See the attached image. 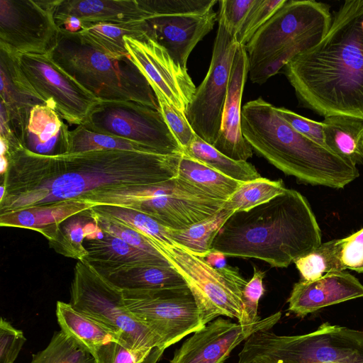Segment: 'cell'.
Listing matches in <instances>:
<instances>
[{
  "instance_id": "obj_1",
  "label": "cell",
  "mask_w": 363,
  "mask_h": 363,
  "mask_svg": "<svg viewBox=\"0 0 363 363\" xmlns=\"http://www.w3.org/2000/svg\"><path fill=\"white\" fill-rule=\"evenodd\" d=\"M182 155L105 150L41 155L21 148L7 158L0 214L75 199L106 187L163 182L178 176Z\"/></svg>"
},
{
  "instance_id": "obj_2",
  "label": "cell",
  "mask_w": 363,
  "mask_h": 363,
  "mask_svg": "<svg viewBox=\"0 0 363 363\" xmlns=\"http://www.w3.org/2000/svg\"><path fill=\"white\" fill-rule=\"evenodd\" d=\"M283 69L303 107L363 119V0L345 1L323 40Z\"/></svg>"
},
{
  "instance_id": "obj_3",
  "label": "cell",
  "mask_w": 363,
  "mask_h": 363,
  "mask_svg": "<svg viewBox=\"0 0 363 363\" xmlns=\"http://www.w3.org/2000/svg\"><path fill=\"white\" fill-rule=\"evenodd\" d=\"M321 232L307 199L286 189L269 201L234 211L211 248L226 257L257 259L272 267H287L321 244Z\"/></svg>"
},
{
  "instance_id": "obj_4",
  "label": "cell",
  "mask_w": 363,
  "mask_h": 363,
  "mask_svg": "<svg viewBox=\"0 0 363 363\" xmlns=\"http://www.w3.org/2000/svg\"><path fill=\"white\" fill-rule=\"evenodd\" d=\"M241 127L253 150L301 183L342 189L359 176L357 166L298 133L261 97L242 106Z\"/></svg>"
},
{
  "instance_id": "obj_5",
  "label": "cell",
  "mask_w": 363,
  "mask_h": 363,
  "mask_svg": "<svg viewBox=\"0 0 363 363\" xmlns=\"http://www.w3.org/2000/svg\"><path fill=\"white\" fill-rule=\"evenodd\" d=\"M54 62L100 101H133L160 111L145 76L130 55L104 50L81 32L58 29Z\"/></svg>"
},
{
  "instance_id": "obj_6",
  "label": "cell",
  "mask_w": 363,
  "mask_h": 363,
  "mask_svg": "<svg viewBox=\"0 0 363 363\" xmlns=\"http://www.w3.org/2000/svg\"><path fill=\"white\" fill-rule=\"evenodd\" d=\"M332 21L328 4L287 0L245 46L251 81L264 84L295 57L317 45Z\"/></svg>"
},
{
  "instance_id": "obj_7",
  "label": "cell",
  "mask_w": 363,
  "mask_h": 363,
  "mask_svg": "<svg viewBox=\"0 0 363 363\" xmlns=\"http://www.w3.org/2000/svg\"><path fill=\"white\" fill-rule=\"evenodd\" d=\"M80 201L113 206L148 215L162 225L184 230L216 214L225 201L205 193L177 177L150 185L111 186L85 194Z\"/></svg>"
},
{
  "instance_id": "obj_8",
  "label": "cell",
  "mask_w": 363,
  "mask_h": 363,
  "mask_svg": "<svg viewBox=\"0 0 363 363\" xmlns=\"http://www.w3.org/2000/svg\"><path fill=\"white\" fill-rule=\"evenodd\" d=\"M238 363H363V331L329 323L296 335L269 330L245 340Z\"/></svg>"
},
{
  "instance_id": "obj_9",
  "label": "cell",
  "mask_w": 363,
  "mask_h": 363,
  "mask_svg": "<svg viewBox=\"0 0 363 363\" xmlns=\"http://www.w3.org/2000/svg\"><path fill=\"white\" fill-rule=\"evenodd\" d=\"M70 304L120 335L134 351L166 349L161 338L125 307L122 289L87 260L78 261L70 286Z\"/></svg>"
},
{
  "instance_id": "obj_10",
  "label": "cell",
  "mask_w": 363,
  "mask_h": 363,
  "mask_svg": "<svg viewBox=\"0 0 363 363\" xmlns=\"http://www.w3.org/2000/svg\"><path fill=\"white\" fill-rule=\"evenodd\" d=\"M153 247L186 281L204 325L221 315L246 325L242 292L247 281L237 269L214 267L175 242L156 243Z\"/></svg>"
},
{
  "instance_id": "obj_11",
  "label": "cell",
  "mask_w": 363,
  "mask_h": 363,
  "mask_svg": "<svg viewBox=\"0 0 363 363\" xmlns=\"http://www.w3.org/2000/svg\"><path fill=\"white\" fill-rule=\"evenodd\" d=\"M82 125L96 133L138 143L155 154H184L161 112L138 103L100 101Z\"/></svg>"
},
{
  "instance_id": "obj_12",
  "label": "cell",
  "mask_w": 363,
  "mask_h": 363,
  "mask_svg": "<svg viewBox=\"0 0 363 363\" xmlns=\"http://www.w3.org/2000/svg\"><path fill=\"white\" fill-rule=\"evenodd\" d=\"M122 292L128 310L161 338L165 349L206 326L188 286Z\"/></svg>"
},
{
  "instance_id": "obj_13",
  "label": "cell",
  "mask_w": 363,
  "mask_h": 363,
  "mask_svg": "<svg viewBox=\"0 0 363 363\" xmlns=\"http://www.w3.org/2000/svg\"><path fill=\"white\" fill-rule=\"evenodd\" d=\"M218 21L208 71L184 113L196 135L213 146L220 133L232 63L238 45L223 21L218 17Z\"/></svg>"
},
{
  "instance_id": "obj_14",
  "label": "cell",
  "mask_w": 363,
  "mask_h": 363,
  "mask_svg": "<svg viewBox=\"0 0 363 363\" xmlns=\"http://www.w3.org/2000/svg\"><path fill=\"white\" fill-rule=\"evenodd\" d=\"M61 0H1L0 48L18 56L50 53L58 28L55 14Z\"/></svg>"
},
{
  "instance_id": "obj_15",
  "label": "cell",
  "mask_w": 363,
  "mask_h": 363,
  "mask_svg": "<svg viewBox=\"0 0 363 363\" xmlns=\"http://www.w3.org/2000/svg\"><path fill=\"white\" fill-rule=\"evenodd\" d=\"M21 69L47 106L71 125H82L100 101L62 69L50 53L18 55Z\"/></svg>"
},
{
  "instance_id": "obj_16",
  "label": "cell",
  "mask_w": 363,
  "mask_h": 363,
  "mask_svg": "<svg viewBox=\"0 0 363 363\" xmlns=\"http://www.w3.org/2000/svg\"><path fill=\"white\" fill-rule=\"evenodd\" d=\"M281 317L277 312L250 325L218 317L186 339L169 363H223L240 343L257 331L271 329Z\"/></svg>"
},
{
  "instance_id": "obj_17",
  "label": "cell",
  "mask_w": 363,
  "mask_h": 363,
  "mask_svg": "<svg viewBox=\"0 0 363 363\" xmlns=\"http://www.w3.org/2000/svg\"><path fill=\"white\" fill-rule=\"evenodd\" d=\"M125 46L150 86L157 87L172 104L185 113L196 89L187 69L177 64L151 37L138 40L126 36Z\"/></svg>"
},
{
  "instance_id": "obj_18",
  "label": "cell",
  "mask_w": 363,
  "mask_h": 363,
  "mask_svg": "<svg viewBox=\"0 0 363 363\" xmlns=\"http://www.w3.org/2000/svg\"><path fill=\"white\" fill-rule=\"evenodd\" d=\"M0 138L9 145L21 144L30 112L46 105L23 74L18 56L0 48Z\"/></svg>"
},
{
  "instance_id": "obj_19",
  "label": "cell",
  "mask_w": 363,
  "mask_h": 363,
  "mask_svg": "<svg viewBox=\"0 0 363 363\" xmlns=\"http://www.w3.org/2000/svg\"><path fill=\"white\" fill-rule=\"evenodd\" d=\"M248 74L245 47L238 45L232 63L220 130L213 145L223 154L238 161H247L253 155V149L244 138L241 127V101Z\"/></svg>"
},
{
  "instance_id": "obj_20",
  "label": "cell",
  "mask_w": 363,
  "mask_h": 363,
  "mask_svg": "<svg viewBox=\"0 0 363 363\" xmlns=\"http://www.w3.org/2000/svg\"><path fill=\"white\" fill-rule=\"evenodd\" d=\"M363 297V284L347 272H333L312 281L294 284L288 310L304 317L323 308Z\"/></svg>"
},
{
  "instance_id": "obj_21",
  "label": "cell",
  "mask_w": 363,
  "mask_h": 363,
  "mask_svg": "<svg viewBox=\"0 0 363 363\" xmlns=\"http://www.w3.org/2000/svg\"><path fill=\"white\" fill-rule=\"evenodd\" d=\"M213 10L203 14L158 16L147 20L155 40L174 61L186 69L189 56L218 20Z\"/></svg>"
},
{
  "instance_id": "obj_22",
  "label": "cell",
  "mask_w": 363,
  "mask_h": 363,
  "mask_svg": "<svg viewBox=\"0 0 363 363\" xmlns=\"http://www.w3.org/2000/svg\"><path fill=\"white\" fill-rule=\"evenodd\" d=\"M55 16H74L84 25L120 23L155 17L142 0H61Z\"/></svg>"
},
{
  "instance_id": "obj_23",
  "label": "cell",
  "mask_w": 363,
  "mask_h": 363,
  "mask_svg": "<svg viewBox=\"0 0 363 363\" xmlns=\"http://www.w3.org/2000/svg\"><path fill=\"white\" fill-rule=\"evenodd\" d=\"M69 131L56 111L46 105H37L30 112L21 145L23 149L37 155L67 154Z\"/></svg>"
},
{
  "instance_id": "obj_24",
  "label": "cell",
  "mask_w": 363,
  "mask_h": 363,
  "mask_svg": "<svg viewBox=\"0 0 363 363\" xmlns=\"http://www.w3.org/2000/svg\"><path fill=\"white\" fill-rule=\"evenodd\" d=\"M94 267L121 289L153 290L187 286L172 266L134 264Z\"/></svg>"
},
{
  "instance_id": "obj_25",
  "label": "cell",
  "mask_w": 363,
  "mask_h": 363,
  "mask_svg": "<svg viewBox=\"0 0 363 363\" xmlns=\"http://www.w3.org/2000/svg\"><path fill=\"white\" fill-rule=\"evenodd\" d=\"M91 206L77 199L0 214V225L35 230L48 240L53 238L61 222Z\"/></svg>"
},
{
  "instance_id": "obj_26",
  "label": "cell",
  "mask_w": 363,
  "mask_h": 363,
  "mask_svg": "<svg viewBox=\"0 0 363 363\" xmlns=\"http://www.w3.org/2000/svg\"><path fill=\"white\" fill-rule=\"evenodd\" d=\"M84 245L88 252L85 259L94 267L134 264L171 266L164 257L148 253L105 232L101 239H85Z\"/></svg>"
},
{
  "instance_id": "obj_27",
  "label": "cell",
  "mask_w": 363,
  "mask_h": 363,
  "mask_svg": "<svg viewBox=\"0 0 363 363\" xmlns=\"http://www.w3.org/2000/svg\"><path fill=\"white\" fill-rule=\"evenodd\" d=\"M56 316L61 330L89 352L110 342H118L124 346L118 334L77 311L70 303L57 301Z\"/></svg>"
},
{
  "instance_id": "obj_28",
  "label": "cell",
  "mask_w": 363,
  "mask_h": 363,
  "mask_svg": "<svg viewBox=\"0 0 363 363\" xmlns=\"http://www.w3.org/2000/svg\"><path fill=\"white\" fill-rule=\"evenodd\" d=\"M104 232L97 225L91 208L61 222L49 245L57 253L69 258L85 259L88 256L86 240L101 239Z\"/></svg>"
},
{
  "instance_id": "obj_29",
  "label": "cell",
  "mask_w": 363,
  "mask_h": 363,
  "mask_svg": "<svg viewBox=\"0 0 363 363\" xmlns=\"http://www.w3.org/2000/svg\"><path fill=\"white\" fill-rule=\"evenodd\" d=\"M324 143L331 152L355 166L363 164V119L334 115L323 120Z\"/></svg>"
},
{
  "instance_id": "obj_30",
  "label": "cell",
  "mask_w": 363,
  "mask_h": 363,
  "mask_svg": "<svg viewBox=\"0 0 363 363\" xmlns=\"http://www.w3.org/2000/svg\"><path fill=\"white\" fill-rule=\"evenodd\" d=\"M104 50L118 56L129 55L125 46V37L138 40L154 38L152 28L147 20L120 23L84 25L79 31Z\"/></svg>"
},
{
  "instance_id": "obj_31",
  "label": "cell",
  "mask_w": 363,
  "mask_h": 363,
  "mask_svg": "<svg viewBox=\"0 0 363 363\" xmlns=\"http://www.w3.org/2000/svg\"><path fill=\"white\" fill-rule=\"evenodd\" d=\"M178 177L214 198L226 201L242 182L227 177L185 154L181 157Z\"/></svg>"
},
{
  "instance_id": "obj_32",
  "label": "cell",
  "mask_w": 363,
  "mask_h": 363,
  "mask_svg": "<svg viewBox=\"0 0 363 363\" xmlns=\"http://www.w3.org/2000/svg\"><path fill=\"white\" fill-rule=\"evenodd\" d=\"M184 154L239 182H246L260 177L251 163L235 160L226 156L197 135L184 149Z\"/></svg>"
},
{
  "instance_id": "obj_33",
  "label": "cell",
  "mask_w": 363,
  "mask_h": 363,
  "mask_svg": "<svg viewBox=\"0 0 363 363\" xmlns=\"http://www.w3.org/2000/svg\"><path fill=\"white\" fill-rule=\"evenodd\" d=\"M233 211L223 208L208 218L184 230L169 229L171 240L191 253L205 258L211 251L217 233L233 213Z\"/></svg>"
},
{
  "instance_id": "obj_34",
  "label": "cell",
  "mask_w": 363,
  "mask_h": 363,
  "mask_svg": "<svg viewBox=\"0 0 363 363\" xmlns=\"http://www.w3.org/2000/svg\"><path fill=\"white\" fill-rule=\"evenodd\" d=\"M343 238L321 243L294 262L301 279L312 281L326 274L346 269L342 259Z\"/></svg>"
},
{
  "instance_id": "obj_35",
  "label": "cell",
  "mask_w": 363,
  "mask_h": 363,
  "mask_svg": "<svg viewBox=\"0 0 363 363\" xmlns=\"http://www.w3.org/2000/svg\"><path fill=\"white\" fill-rule=\"evenodd\" d=\"M286 189L281 179L270 180L260 177L241 182L235 192L225 201L223 208L233 211H247L269 201Z\"/></svg>"
},
{
  "instance_id": "obj_36",
  "label": "cell",
  "mask_w": 363,
  "mask_h": 363,
  "mask_svg": "<svg viewBox=\"0 0 363 363\" xmlns=\"http://www.w3.org/2000/svg\"><path fill=\"white\" fill-rule=\"evenodd\" d=\"M105 150L153 153L142 145L118 137L96 133L86 128L83 125H77L69 131L68 153Z\"/></svg>"
},
{
  "instance_id": "obj_37",
  "label": "cell",
  "mask_w": 363,
  "mask_h": 363,
  "mask_svg": "<svg viewBox=\"0 0 363 363\" xmlns=\"http://www.w3.org/2000/svg\"><path fill=\"white\" fill-rule=\"evenodd\" d=\"M30 363H95L91 354L61 330L45 349L32 355Z\"/></svg>"
},
{
  "instance_id": "obj_38",
  "label": "cell",
  "mask_w": 363,
  "mask_h": 363,
  "mask_svg": "<svg viewBox=\"0 0 363 363\" xmlns=\"http://www.w3.org/2000/svg\"><path fill=\"white\" fill-rule=\"evenodd\" d=\"M164 352L160 350L134 351L118 342H110L90 353L95 363H157Z\"/></svg>"
},
{
  "instance_id": "obj_39",
  "label": "cell",
  "mask_w": 363,
  "mask_h": 363,
  "mask_svg": "<svg viewBox=\"0 0 363 363\" xmlns=\"http://www.w3.org/2000/svg\"><path fill=\"white\" fill-rule=\"evenodd\" d=\"M287 1V0H255L235 39L245 45L255 33Z\"/></svg>"
},
{
  "instance_id": "obj_40",
  "label": "cell",
  "mask_w": 363,
  "mask_h": 363,
  "mask_svg": "<svg viewBox=\"0 0 363 363\" xmlns=\"http://www.w3.org/2000/svg\"><path fill=\"white\" fill-rule=\"evenodd\" d=\"M166 123L172 133L183 147L186 148L196 136L184 113L172 104L165 96L155 86H151Z\"/></svg>"
},
{
  "instance_id": "obj_41",
  "label": "cell",
  "mask_w": 363,
  "mask_h": 363,
  "mask_svg": "<svg viewBox=\"0 0 363 363\" xmlns=\"http://www.w3.org/2000/svg\"><path fill=\"white\" fill-rule=\"evenodd\" d=\"M154 16L203 14L213 10L217 0H142Z\"/></svg>"
},
{
  "instance_id": "obj_42",
  "label": "cell",
  "mask_w": 363,
  "mask_h": 363,
  "mask_svg": "<svg viewBox=\"0 0 363 363\" xmlns=\"http://www.w3.org/2000/svg\"><path fill=\"white\" fill-rule=\"evenodd\" d=\"M91 210L97 225L104 232L115 236L128 244L148 253L157 256H162L144 236L133 228L115 218L99 214L92 208Z\"/></svg>"
},
{
  "instance_id": "obj_43",
  "label": "cell",
  "mask_w": 363,
  "mask_h": 363,
  "mask_svg": "<svg viewBox=\"0 0 363 363\" xmlns=\"http://www.w3.org/2000/svg\"><path fill=\"white\" fill-rule=\"evenodd\" d=\"M26 338L22 330L14 328L9 321L0 320V363H14Z\"/></svg>"
},
{
  "instance_id": "obj_44",
  "label": "cell",
  "mask_w": 363,
  "mask_h": 363,
  "mask_svg": "<svg viewBox=\"0 0 363 363\" xmlns=\"http://www.w3.org/2000/svg\"><path fill=\"white\" fill-rule=\"evenodd\" d=\"M255 0H221L218 18L230 33L235 37Z\"/></svg>"
},
{
  "instance_id": "obj_45",
  "label": "cell",
  "mask_w": 363,
  "mask_h": 363,
  "mask_svg": "<svg viewBox=\"0 0 363 363\" xmlns=\"http://www.w3.org/2000/svg\"><path fill=\"white\" fill-rule=\"evenodd\" d=\"M264 272L254 267L253 276L243 289L242 298L246 325L255 323L261 319L258 316V305L259 299L264 292Z\"/></svg>"
},
{
  "instance_id": "obj_46",
  "label": "cell",
  "mask_w": 363,
  "mask_h": 363,
  "mask_svg": "<svg viewBox=\"0 0 363 363\" xmlns=\"http://www.w3.org/2000/svg\"><path fill=\"white\" fill-rule=\"evenodd\" d=\"M275 108L278 113L298 133L325 147L323 122L307 118L284 107H275Z\"/></svg>"
},
{
  "instance_id": "obj_47",
  "label": "cell",
  "mask_w": 363,
  "mask_h": 363,
  "mask_svg": "<svg viewBox=\"0 0 363 363\" xmlns=\"http://www.w3.org/2000/svg\"><path fill=\"white\" fill-rule=\"evenodd\" d=\"M342 259L346 269L363 273V228L343 238Z\"/></svg>"
},
{
  "instance_id": "obj_48",
  "label": "cell",
  "mask_w": 363,
  "mask_h": 363,
  "mask_svg": "<svg viewBox=\"0 0 363 363\" xmlns=\"http://www.w3.org/2000/svg\"><path fill=\"white\" fill-rule=\"evenodd\" d=\"M55 23L58 29H63L70 33H77L83 30L82 21L74 16H55Z\"/></svg>"
},
{
  "instance_id": "obj_49",
  "label": "cell",
  "mask_w": 363,
  "mask_h": 363,
  "mask_svg": "<svg viewBox=\"0 0 363 363\" xmlns=\"http://www.w3.org/2000/svg\"><path fill=\"white\" fill-rule=\"evenodd\" d=\"M226 256L220 251L211 249L205 257L206 262L216 268H223L227 266Z\"/></svg>"
}]
</instances>
